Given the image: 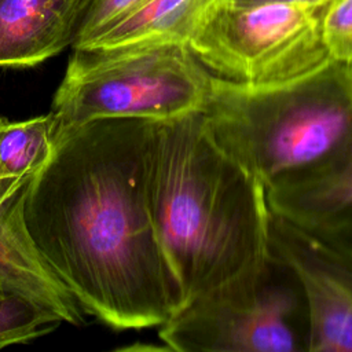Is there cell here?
<instances>
[{
    "instance_id": "obj_1",
    "label": "cell",
    "mask_w": 352,
    "mask_h": 352,
    "mask_svg": "<svg viewBox=\"0 0 352 352\" xmlns=\"http://www.w3.org/2000/svg\"><path fill=\"white\" fill-rule=\"evenodd\" d=\"M154 122L103 117L58 128L25 201L29 236L87 315L158 327L180 307L148 198Z\"/></svg>"
},
{
    "instance_id": "obj_2",
    "label": "cell",
    "mask_w": 352,
    "mask_h": 352,
    "mask_svg": "<svg viewBox=\"0 0 352 352\" xmlns=\"http://www.w3.org/2000/svg\"><path fill=\"white\" fill-rule=\"evenodd\" d=\"M148 198L182 305L271 254L265 188L220 147L201 111L154 122Z\"/></svg>"
},
{
    "instance_id": "obj_3",
    "label": "cell",
    "mask_w": 352,
    "mask_h": 352,
    "mask_svg": "<svg viewBox=\"0 0 352 352\" xmlns=\"http://www.w3.org/2000/svg\"><path fill=\"white\" fill-rule=\"evenodd\" d=\"M220 147L253 173L267 195L311 186L352 164V66L276 87L214 77L201 110Z\"/></svg>"
},
{
    "instance_id": "obj_4",
    "label": "cell",
    "mask_w": 352,
    "mask_h": 352,
    "mask_svg": "<svg viewBox=\"0 0 352 352\" xmlns=\"http://www.w3.org/2000/svg\"><path fill=\"white\" fill-rule=\"evenodd\" d=\"M214 76L187 45L73 48L51 113L58 128L103 117L166 121L201 111Z\"/></svg>"
},
{
    "instance_id": "obj_5",
    "label": "cell",
    "mask_w": 352,
    "mask_h": 352,
    "mask_svg": "<svg viewBox=\"0 0 352 352\" xmlns=\"http://www.w3.org/2000/svg\"><path fill=\"white\" fill-rule=\"evenodd\" d=\"M160 327L177 352H308V315L293 271L261 265L182 305Z\"/></svg>"
},
{
    "instance_id": "obj_6",
    "label": "cell",
    "mask_w": 352,
    "mask_h": 352,
    "mask_svg": "<svg viewBox=\"0 0 352 352\" xmlns=\"http://www.w3.org/2000/svg\"><path fill=\"white\" fill-rule=\"evenodd\" d=\"M326 6L217 0L187 47L217 78L264 88L305 78L331 63L322 33Z\"/></svg>"
},
{
    "instance_id": "obj_7",
    "label": "cell",
    "mask_w": 352,
    "mask_h": 352,
    "mask_svg": "<svg viewBox=\"0 0 352 352\" xmlns=\"http://www.w3.org/2000/svg\"><path fill=\"white\" fill-rule=\"evenodd\" d=\"M58 133L54 114L25 121L0 118V290L28 298L73 326L85 312L34 248L25 224V201Z\"/></svg>"
},
{
    "instance_id": "obj_8",
    "label": "cell",
    "mask_w": 352,
    "mask_h": 352,
    "mask_svg": "<svg viewBox=\"0 0 352 352\" xmlns=\"http://www.w3.org/2000/svg\"><path fill=\"white\" fill-rule=\"evenodd\" d=\"M270 248L302 289L308 352H352V257L274 212Z\"/></svg>"
},
{
    "instance_id": "obj_9",
    "label": "cell",
    "mask_w": 352,
    "mask_h": 352,
    "mask_svg": "<svg viewBox=\"0 0 352 352\" xmlns=\"http://www.w3.org/2000/svg\"><path fill=\"white\" fill-rule=\"evenodd\" d=\"M85 0H0V67H32L73 44Z\"/></svg>"
},
{
    "instance_id": "obj_10",
    "label": "cell",
    "mask_w": 352,
    "mask_h": 352,
    "mask_svg": "<svg viewBox=\"0 0 352 352\" xmlns=\"http://www.w3.org/2000/svg\"><path fill=\"white\" fill-rule=\"evenodd\" d=\"M267 199L274 213L352 257V164L311 186Z\"/></svg>"
},
{
    "instance_id": "obj_11",
    "label": "cell",
    "mask_w": 352,
    "mask_h": 352,
    "mask_svg": "<svg viewBox=\"0 0 352 352\" xmlns=\"http://www.w3.org/2000/svg\"><path fill=\"white\" fill-rule=\"evenodd\" d=\"M216 1L148 0L103 32L88 47L138 43L187 45Z\"/></svg>"
},
{
    "instance_id": "obj_12",
    "label": "cell",
    "mask_w": 352,
    "mask_h": 352,
    "mask_svg": "<svg viewBox=\"0 0 352 352\" xmlns=\"http://www.w3.org/2000/svg\"><path fill=\"white\" fill-rule=\"evenodd\" d=\"M60 323L58 315L28 298L0 296V349L43 337Z\"/></svg>"
},
{
    "instance_id": "obj_13",
    "label": "cell",
    "mask_w": 352,
    "mask_h": 352,
    "mask_svg": "<svg viewBox=\"0 0 352 352\" xmlns=\"http://www.w3.org/2000/svg\"><path fill=\"white\" fill-rule=\"evenodd\" d=\"M148 0H85L73 48L91 45L103 32L142 7Z\"/></svg>"
},
{
    "instance_id": "obj_14",
    "label": "cell",
    "mask_w": 352,
    "mask_h": 352,
    "mask_svg": "<svg viewBox=\"0 0 352 352\" xmlns=\"http://www.w3.org/2000/svg\"><path fill=\"white\" fill-rule=\"evenodd\" d=\"M322 33L331 58L352 63V0H331L323 12Z\"/></svg>"
},
{
    "instance_id": "obj_15",
    "label": "cell",
    "mask_w": 352,
    "mask_h": 352,
    "mask_svg": "<svg viewBox=\"0 0 352 352\" xmlns=\"http://www.w3.org/2000/svg\"><path fill=\"white\" fill-rule=\"evenodd\" d=\"M236 4H260V3H301V4H315L327 6L331 0H231Z\"/></svg>"
},
{
    "instance_id": "obj_16",
    "label": "cell",
    "mask_w": 352,
    "mask_h": 352,
    "mask_svg": "<svg viewBox=\"0 0 352 352\" xmlns=\"http://www.w3.org/2000/svg\"><path fill=\"white\" fill-rule=\"evenodd\" d=\"M4 294H6V293H3V292L0 290V296H4Z\"/></svg>"
},
{
    "instance_id": "obj_17",
    "label": "cell",
    "mask_w": 352,
    "mask_h": 352,
    "mask_svg": "<svg viewBox=\"0 0 352 352\" xmlns=\"http://www.w3.org/2000/svg\"><path fill=\"white\" fill-rule=\"evenodd\" d=\"M351 66H352V63H351Z\"/></svg>"
}]
</instances>
